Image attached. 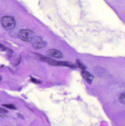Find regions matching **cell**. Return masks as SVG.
<instances>
[{
    "mask_svg": "<svg viewBox=\"0 0 125 126\" xmlns=\"http://www.w3.org/2000/svg\"><path fill=\"white\" fill-rule=\"evenodd\" d=\"M3 114L2 113H0V117H6L5 115H3Z\"/></svg>",
    "mask_w": 125,
    "mask_h": 126,
    "instance_id": "cell-14",
    "label": "cell"
},
{
    "mask_svg": "<svg viewBox=\"0 0 125 126\" xmlns=\"http://www.w3.org/2000/svg\"><path fill=\"white\" fill-rule=\"evenodd\" d=\"M47 63L48 64L52 66H60L68 67L70 68H76V67L72 63L69 62H61V61H57L54 60H52L51 58H48L47 61Z\"/></svg>",
    "mask_w": 125,
    "mask_h": 126,
    "instance_id": "cell-3",
    "label": "cell"
},
{
    "mask_svg": "<svg viewBox=\"0 0 125 126\" xmlns=\"http://www.w3.org/2000/svg\"><path fill=\"white\" fill-rule=\"evenodd\" d=\"M1 79H2V77L1 76H0V81H1Z\"/></svg>",
    "mask_w": 125,
    "mask_h": 126,
    "instance_id": "cell-15",
    "label": "cell"
},
{
    "mask_svg": "<svg viewBox=\"0 0 125 126\" xmlns=\"http://www.w3.org/2000/svg\"><path fill=\"white\" fill-rule=\"evenodd\" d=\"M17 115L20 118H22V119H24V117H23L21 114H20V113H18Z\"/></svg>",
    "mask_w": 125,
    "mask_h": 126,
    "instance_id": "cell-13",
    "label": "cell"
},
{
    "mask_svg": "<svg viewBox=\"0 0 125 126\" xmlns=\"http://www.w3.org/2000/svg\"><path fill=\"white\" fill-rule=\"evenodd\" d=\"M18 36L23 41L31 42L34 37V33L30 30L22 29L18 32Z\"/></svg>",
    "mask_w": 125,
    "mask_h": 126,
    "instance_id": "cell-2",
    "label": "cell"
},
{
    "mask_svg": "<svg viewBox=\"0 0 125 126\" xmlns=\"http://www.w3.org/2000/svg\"><path fill=\"white\" fill-rule=\"evenodd\" d=\"M31 81L33 83L36 84H39L41 83V82L37 80L36 79H34V78H31Z\"/></svg>",
    "mask_w": 125,
    "mask_h": 126,
    "instance_id": "cell-10",
    "label": "cell"
},
{
    "mask_svg": "<svg viewBox=\"0 0 125 126\" xmlns=\"http://www.w3.org/2000/svg\"><path fill=\"white\" fill-rule=\"evenodd\" d=\"M0 22L3 26L7 30H11L15 27L16 22L12 16H6L1 18Z\"/></svg>",
    "mask_w": 125,
    "mask_h": 126,
    "instance_id": "cell-1",
    "label": "cell"
},
{
    "mask_svg": "<svg viewBox=\"0 0 125 126\" xmlns=\"http://www.w3.org/2000/svg\"><path fill=\"white\" fill-rule=\"evenodd\" d=\"M6 48L3 45L1 44H0V51H6Z\"/></svg>",
    "mask_w": 125,
    "mask_h": 126,
    "instance_id": "cell-11",
    "label": "cell"
},
{
    "mask_svg": "<svg viewBox=\"0 0 125 126\" xmlns=\"http://www.w3.org/2000/svg\"><path fill=\"white\" fill-rule=\"evenodd\" d=\"M31 41L32 46L34 48L36 49L42 48L45 47L47 45V42L43 40L42 38L39 37H34Z\"/></svg>",
    "mask_w": 125,
    "mask_h": 126,
    "instance_id": "cell-4",
    "label": "cell"
},
{
    "mask_svg": "<svg viewBox=\"0 0 125 126\" xmlns=\"http://www.w3.org/2000/svg\"><path fill=\"white\" fill-rule=\"evenodd\" d=\"M120 101L121 103L125 104V93H122L120 95L119 97Z\"/></svg>",
    "mask_w": 125,
    "mask_h": 126,
    "instance_id": "cell-9",
    "label": "cell"
},
{
    "mask_svg": "<svg viewBox=\"0 0 125 126\" xmlns=\"http://www.w3.org/2000/svg\"><path fill=\"white\" fill-rule=\"evenodd\" d=\"M8 111L7 110L3 108H0V113L2 114H5V113H8Z\"/></svg>",
    "mask_w": 125,
    "mask_h": 126,
    "instance_id": "cell-12",
    "label": "cell"
},
{
    "mask_svg": "<svg viewBox=\"0 0 125 126\" xmlns=\"http://www.w3.org/2000/svg\"><path fill=\"white\" fill-rule=\"evenodd\" d=\"M81 73L83 78L87 82H88L89 83H91L94 78L93 76L89 72L84 70L82 71Z\"/></svg>",
    "mask_w": 125,
    "mask_h": 126,
    "instance_id": "cell-6",
    "label": "cell"
},
{
    "mask_svg": "<svg viewBox=\"0 0 125 126\" xmlns=\"http://www.w3.org/2000/svg\"><path fill=\"white\" fill-rule=\"evenodd\" d=\"M47 54L50 57L60 59L63 57L62 53L60 51L56 49H50L47 51Z\"/></svg>",
    "mask_w": 125,
    "mask_h": 126,
    "instance_id": "cell-5",
    "label": "cell"
},
{
    "mask_svg": "<svg viewBox=\"0 0 125 126\" xmlns=\"http://www.w3.org/2000/svg\"><path fill=\"white\" fill-rule=\"evenodd\" d=\"M2 106L4 107H6V108L10 109L16 110V109H17L15 106L14 104H3Z\"/></svg>",
    "mask_w": 125,
    "mask_h": 126,
    "instance_id": "cell-7",
    "label": "cell"
},
{
    "mask_svg": "<svg viewBox=\"0 0 125 126\" xmlns=\"http://www.w3.org/2000/svg\"><path fill=\"white\" fill-rule=\"evenodd\" d=\"M76 63H77V65L78 66L82 69L84 70L86 69V66L83 64L79 60H77L76 61Z\"/></svg>",
    "mask_w": 125,
    "mask_h": 126,
    "instance_id": "cell-8",
    "label": "cell"
}]
</instances>
